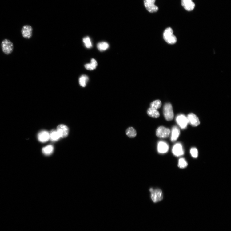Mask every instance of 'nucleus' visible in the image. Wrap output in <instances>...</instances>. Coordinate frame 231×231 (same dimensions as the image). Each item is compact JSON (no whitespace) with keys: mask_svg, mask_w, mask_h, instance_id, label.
<instances>
[{"mask_svg":"<svg viewBox=\"0 0 231 231\" xmlns=\"http://www.w3.org/2000/svg\"><path fill=\"white\" fill-rule=\"evenodd\" d=\"M89 80V78L86 75H82L79 79V83L80 85L83 87H85Z\"/></svg>","mask_w":231,"mask_h":231,"instance_id":"nucleus-22","label":"nucleus"},{"mask_svg":"<svg viewBox=\"0 0 231 231\" xmlns=\"http://www.w3.org/2000/svg\"><path fill=\"white\" fill-rule=\"evenodd\" d=\"M1 46L2 51L6 55H9L12 53L14 45L10 40L7 39L4 40L2 42Z\"/></svg>","mask_w":231,"mask_h":231,"instance_id":"nucleus-2","label":"nucleus"},{"mask_svg":"<svg viewBox=\"0 0 231 231\" xmlns=\"http://www.w3.org/2000/svg\"><path fill=\"white\" fill-rule=\"evenodd\" d=\"M57 131L61 138H65L68 136L69 132L68 126L64 124L59 125L57 127Z\"/></svg>","mask_w":231,"mask_h":231,"instance_id":"nucleus-8","label":"nucleus"},{"mask_svg":"<svg viewBox=\"0 0 231 231\" xmlns=\"http://www.w3.org/2000/svg\"><path fill=\"white\" fill-rule=\"evenodd\" d=\"M188 124L193 126H197L200 124L198 117L194 114L191 113L188 115L187 117Z\"/></svg>","mask_w":231,"mask_h":231,"instance_id":"nucleus-10","label":"nucleus"},{"mask_svg":"<svg viewBox=\"0 0 231 231\" xmlns=\"http://www.w3.org/2000/svg\"><path fill=\"white\" fill-rule=\"evenodd\" d=\"M181 4L184 8L188 11H191L194 9L195 5L192 0H182Z\"/></svg>","mask_w":231,"mask_h":231,"instance_id":"nucleus-13","label":"nucleus"},{"mask_svg":"<svg viewBox=\"0 0 231 231\" xmlns=\"http://www.w3.org/2000/svg\"><path fill=\"white\" fill-rule=\"evenodd\" d=\"M176 121L178 125L183 129L186 128L188 124L187 117L183 114L179 115L177 117Z\"/></svg>","mask_w":231,"mask_h":231,"instance_id":"nucleus-9","label":"nucleus"},{"mask_svg":"<svg viewBox=\"0 0 231 231\" xmlns=\"http://www.w3.org/2000/svg\"><path fill=\"white\" fill-rule=\"evenodd\" d=\"M180 134V131L176 126H174L172 130L171 140L172 141H175L178 139Z\"/></svg>","mask_w":231,"mask_h":231,"instance_id":"nucleus-15","label":"nucleus"},{"mask_svg":"<svg viewBox=\"0 0 231 231\" xmlns=\"http://www.w3.org/2000/svg\"><path fill=\"white\" fill-rule=\"evenodd\" d=\"M163 38L168 43L174 44L177 41L176 37L173 34V31L172 28L169 27L166 28L163 34Z\"/></svg>","mask_w":231,"mask_h":231,"instance_id":"nucleus-1","label":"nucleus"},{"mask_svg":"<svg viewBox=\"0 0 231 231\" xmlns=\"http://www.w3.org/2000/svg\"><path fill=\"white\" fill-rule=\"evenodd\" d=\"M98 63L94 59H92L91 63L87 64L85 65V67L86 69L89 70H93L95 69L98 66Z\"/></svg>","mask_w":231,"mask_h":231,"instance_id":"nucleus-17","label":"nucleus"},{"mask_svg":"<svg viewBox=\"0 0 231 231\" xmlns=\"http://www.w3.org/2000/svg\"><path fill=\"white\" fill-rule=\"evenodd\" d=\"M109 47V46L108 43L106 42H99L97 45L98 49L101 51L106 50L108 49Z\"/></svg>","mask_w":231,"mask_h":231,"instance_id":"nucleus-21","label":"nucleus"},{"mask_svg":"<svg viewBox=\"0 0 231 231\" xmlns=\"http://www.w3.org/2000/svg\"><path fill=\"white\" fill-rule=\"evenodd\" d=\"M156 0H144L145 6L146 10L150 13L157 12L158 7L155 4Z\"/></svg>","mask_w":231,"mask_h":231,"instance_id":"nucleus-6","label":"nucleus"},{"mask_svg":"<svg viewBox=\"0 0 231 231\" xmlns=\"http://www.w3.org/2000/svg\"><path fill=\"white\" fill-rule=\"evenodd\" d=\"M149 191L151 193V198L154 203L158 202L162 200L163 193L160 189H153L151 188Z\"/></svg>","mask_w":231,"mask_h":231,"instance_id":"nucleus-4","label":"nucleus"},{"mask_svg":"<svg viewBox=\"0 0 231 231\" xmlns=\"http://www.w3.org/2000/svg\"><path fill=\"white\" fill-rule=\"evenodd\" d=\"M54 150V148L53 146L49 145L43 147L42 149V151L44 154L49 155L51 154L53 152Z\"/></svg>","mask_w":231,"mask_h":231,"instance_id":"nucleus-18","label":"nucleus"},{"mask_svg":"<svg viewBox=\"0 0 231 231\" xmlns=\"http://www.w3.org/2000/svg\"><path fill=\"white\" fill-rule=\"evenodd\" d=\"M126 135L130 138L135 137L137 135L136 131L133 127L128 128L126 131Z\"/></svg>","mask_w":231,"mask_h":231,"instance_id":"nucleus-19","label":"nucleus"},{"mask_svg":"<svg viewBox=\"0 0 231 231\" xmlns=\"http://www.w3.org/2000/svg\"><path fill=\"white\" fill-rule=\"evenodd\" d=\"M190 154L193 158H197L198 156V151L196 148H192L191 149Z\"/></svg>","mask_w":231,"mask_h":231,"instance_id":"nucleus-26","label":"nucleus"},{"mask_svg":"<svg viewBox=\"0 0 231 231\" xmlns=\"http://www.w3.org/2000/svg\"><path fill=\"white\" fill-rule=\"evenodd\" d=\"M156 135L161 138H166L169 137L170 133L169 129L163 126L159 127L156 131Z\"/></svg>","mask_w":231,"mask_h":231,"instance_id":"nucleus-5","label":"nucleus"},{"mask_svg":"<svg viewBox=\"0 0 231 231\" xmlns=\"http://www.w3.org/2000/svg\"><path fill=\"white\" fill-rule=\"evenodd\" d=\"M49 133L50 139L52 141H57L61 138L56 130L52 131Z\"/></svg>","mask_w":231,"mask_h":231,"instance_id":"nucleus-20","label":"nucleus"},{"mask_svg":"<svg viewBox=\"0 0 231 231\" xmlns=\"http://www.w3.org/2000/svg\"><path fill=\"white\" fill-rule=\"evenodd\" d=\"M147 114L149 116L154 118H158L160 116V113L157 110L151 107L148 109Z\"/></svg>","mask_w":231,"mask_h":231,"instance_id":"nucleus-16","label":"nucleus"},{"mask_svg":"<svg viewBox=\"0 0 231 231\" xmlns=\"http://www.w3.org/2000/svg\"><path fill=\"white\" fill-rule=\"evenodd\" d=\"M188 163L186 160L183 158H180L178 161V166L181 169H184L187 167Z\"/></svg>","mask_w":231,"mask_h":231,"instance_id":"nucleus-24","label":"nucleus"},{"mask_svg":"<svg viewBox=\"0 0 231 231\" xmlns=\"http://www.w3.org/2000/svg\"><path fill=\"white\" fill-rule=\"evenodd\" d=\"M169 149V146L167 143L164 141H161L158 145L157 150L158 153L160 154H164L167 153Z\"/></svg>","mask_w":231,"mask_h":231,"instance_id":"nucleus-14","label":"nucleus"},{"mask_svg":"<svg viewBox=\"0 0 231 231\" xmlns=\"http://www.w3.org/2000/svg\"><path fill=\"white\" fill-rule=\"evenodd\" d=\"M172 152L173 154L179 157L184 154V151L183 147L180 143H177L173 147Z\"/></svg>","mask_w":231,"mask_h":231,"instance_id":"nucleus-11","label":"nucleus"},{"mask_svg":"<svg viewBox=\"0 0 231 231\" xmlns=\"http://www.w3.org/2000/svg\"><path fill=\"white\" fill-rule=\"evenodd\" d=\"M163 114L167 121L172 120L174 118V113L172 105L169 103H166L163 107Z\"/></svg>","mask_w":231,"mask_h":231,"instance_id":"nucleus-3","label":"nucleus"},{"mask_svg":"<svg viewBox=\"0 0 231 231\" xmlns=\"http://www.w3.org/2000/svg\"><path fill=\"white\" fill-rule=\"evenodd\" d=\"M83 42L85 44V46L87 48L90 49L92 47V43L89 37L87 36L85 37L83 39Z\"/></svg>","mask_w":231,"mask_h":231,"instance_id":"nucleus-25","label":"nucleus"},{"mask_svg":"<svg viewBox=\"0 0 231 231\" xmlns=\"http://www.w3.org/2000/svg\"><path fill=\"white\" fill-rule=\"evenodd\" d=\"M162 103L160 100H156L152 102L150 104L151 108L157 110L160 108L161 106Z\"/></svg>","mask_w":231,"mask_h":231,"instance_id":"nucleus-23","label":"nucleus"},{"mask_svg":"<svg viewBox=\"0 0 231 231\" xmlns=\"http://www.w3.org/2000/svg\"><path fill=\"white\" fill-rule=\"evenodd\" d=\"M37 137L40 142L46 143L50 139V133L47 131L43 130L39 133Z\"/></svg>","mask_w":231,"mask_h":231,"instance_id":"nucleus-12","label":"nucleus"},{"mask_svg":"<svg viewBox=\"0 0 231 231\" xmlns=\"http://www.w3.org/2000/svg\"><path fill=\"white\" fill-rule=\"evenodd\" d=\"M22 36L26 39H30L31 38L33 34V28L32 26L28 25L24 26L21 31Z\"/></svg>","mask_w":231,"mask_h":231,"instance_id":"nucleus-7","label":"nucleus"}]
</instances>
